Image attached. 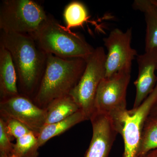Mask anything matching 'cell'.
Here are the masks:
<instances>
[{
  "label": "cell",
  "instance_id": "cell-19",
  "mask_svg": "<svg viewBox=\"0 0 157 157\" xmlns=\"http://www.w3.org/2000/svg\"><path fill=\"white\" fill-rule=\"evenodd\" d=\"M2 118L6 123L7 132L10 137H13L17 139L31 132H33L24 124L17 120L11 118Z\"/></svg>",
  "mask_w": 157,
  "mask_h": 157
},
{
  "label": "cell",
  "instance_id": "cell-14",
  "mask_svg": "<svg viewBox=\"0 0 157 157\" xmlns=\"http://www.w3.org/2000/svg\"><path fill=\"white\" fill-rule=\"evenodd\" d=\"M87 121L83 113L80 109L63 120L55 123L45 125L37 135L39 147L43 146L52 137L58 136L77 124Z\"/></svg>",
  "mask_w": 157,
  "mask_h": 157
},
{
  "label": "cell",
  "instance_id": "cell-21",
  "mask_svg": "<svg viewBox=\"0 0 157 157\" xmlns=\"http://www.w3.org/2000/svg\"><path fill=\"white\" fill-rule=\"evenodd\" d=\"M147 120L157 121V105L152 110Z\"/></svg>",
  "mask_w": 157,
  "mask_h": 157
},
{
  "label": "cell",
  "instance_id": "cell-22",
  "mask_svg": "<svg viewBox=\"0 0 157 157\" xmlns=\"http://www.w3.org/2000/svg\"><path fill=\"white\" fill-rule=\"evenodd\" d=\"M140 157H157V149L151 151Z\"/></svg>",
  "mask_w": 157,
  "mask_h": 157
},
{
  "label": "cell",
  "instance_id": "cell-7",
  "mask_svg": "<svg viewBox=\"0 0 157 157\" xmlns=\"http://www.w3.org/2000/svg\"><path fill=\"white\" fill-rule=\"evenodd\" d=\"M132 38V29L130 28L125 32L114 29L103 39L107 50L105 77L123 70H132V62L138 56L131 45Z\"/></svg>",
  "mask_w": 157,
  "mask_h": 157
},
{
  "label": "cell",
  "instance_id": "cell-10",
  "mask_svg": "<svg viewBox=\"0 0 157 157\" xmlns=\"http://www.w3.org/2000/svg\"><path fill=\"white\" fill-rule=\"evenodd\" d=\"M90 121L93 135L85 157H109L116 137L117 129L107 116L95 112Z\"/></svg>",
  "mask_w": 157,
  "mask_h": 157
},
{
  "label": "cell",
  "instance_id": "cell-18",
  "mask_svg": "<svg viewBox=\"0 0 157 157\" xmlns=\"http://www.w3.org/2000/svg\"><path fill=\"white\" fill-rule=\"evenodd\" d=\"M157 149V121L147 120L140 136L137 157Z\"/></svg>",
  "mask_w": 157,
  "mask_h": 157
},
{
  "label": "cell",
  "instance_id": "cell-17",
  "mask_svg": "<svg viewBox=\"0 0 157 157\" xmlns=\"http://www.w3.org/2000/svg\"><path fill=\"white\" fill-rule=\"evenodd\" d=\"M64 17L68 29L76 27H82L84 23L89 21V17L87 10L82 3L72 2L66 6L64 11Z\"/></svg>",
  "mask_w": 157,
  "mask_h": 157
},
{
  "label": "cell",
  "instance_id": "cell-16",
  "mask_svg": "<svg viewBox=\"0 0 157 157\" xmlns=\"http://www.w3.org/2000/svg\"><path fill=\"white\" fill-rule=\"evenodd\" d=\"M37 136L31 132L16 139L9 157H39Z\"/></svg>",
  "mask_w": 157,
  "mask_h": 157
},
{
  "label": "cell",
  "instance_id": "cell-11",
  "mask_svg": "<svg viewBox=\"0 0 157 157\" xmlns=\"http://www.w3.org/2000/svg\"><path fill=\"white\" fill-rule=\"evenodd\" d=\"M138 73L134 82L136 89L135 102L132 109H135L154 89L157 82L155 71L157 70V48L146 51L137 56Z\"/></svg>",
  "mask_w": 157,
  "mask_h": 157
},
{
  "label": "cell",
  "instance_id": "cell-13",
  "mask_svg": "<svg viewBox=\"0 0 157 157\" xmlns=\"http://www.w3.org/2000/svg\"><path fill=\"white\" fill-rule=\"evenodd\" d=\"M132 7L144 15L146 25L145 51L157 48V6L151 0H135Z\"/></svg>",
  "mask_w": 157,
  "mask_h": 157
},
{
  "label": "cell",
  "instance_id": "cell-2",
  "mask_svg": "<svg viewBox=\"0 0 157 157\" xmlns=\"http://www.w3.org/2000/svg\"><path fill=\"white\" fill-rule=\"evenodd\" d=\"M86 65L85 59H63L48 54L45 72L34 97L35 104L45 108L53 100L69 95Z\"/></svg>",
  "mask_w": 157,
  "mask_h": 157
},
{
  "label": "cell",
  "instance_id": "cell-4",
  "mask_svg": "<svg viewBox=\"0 0 157 157\" xmlns=\"http://www.w3.org/2000/svg\"><path fill=\"white\" fill-rule=\"evenodd\" d=\"M131 71L123 70L103 78L98 88L95 100L94 113L107 116L121 135L128 114L126 94Z\"/></svg>",
  "mask_w": 157,
  "mask_h": 157
},
{
  "label": "cell",
  "instance_id": "cell-6",
  "mask_svg": "<svg viewBox=\"0 0 157 157\" xmlns=\"http://www.w3.org/2000/svg\"><path fill=\"white\" fill-rule=\"evenodd\" d=\"M106 53L99 46L86 60V65L80 80L69 95L90 120L95 112V100L99 85L105 78Z\"/></svg>",
  "mask_w": 157,
  "mask_h": 157
},
{
  "label": "cell",
  "instance_id": "cell-3",
  "mask_svg": "<svg viewBox=\"0 0 157 157\" xmlns=\"http://www.w3.org/2000/svg\"><path fill=\"white\" fill-rule=\"evenodd\" d=\"M30 35L46 53L61 58L86 60L95 49L81 35L68 29L50 15Z\"/></svg>",
  "mask_w": 157,
  "mask_h": 157
},
{
  "label": "cell",
  "instance_id": "cell-23",
  "mask_svg": "<svg viewBox=\"0 0 157 157\" xmlns=\"http://www.w3.org/2000/svg\"><path fill=\"white\" fill-rule=\"evenodd\" d=\"M0 157H9V156L4 153L0 152Z\"/></svg>",
  "mask_w": 157,
  "mask_h": 157
},
{
  "label": "cell",
  "instance_id": "cell-20",
  "mask_svg": "<svg viewBox=\"0 0 157 157\" xmlns=\"http://www.w3.org/2000/svg\"><path fill=\"white\" fill-rule=\"evenodd\" d=\"M10 136L6 129V123L2 118H0V152L9 156L13 149L14 144L11 142Z\"/></svg>",
  "mask_w": 157,
  "mask_h": 157
},
{
  "label": "cell",
  "instance_id": "cell-5",
  "mask_svg": "<svg viewBox=\"0 0 157 157\" xmlns=\"http://www.w3.org/2000/svg\"><path fill=\"white\" fill-rule=\"evenodd\" d=\"M48 17L42 6L35 1L5 0L0 9V29L2 32L30 35Z\"/></svg>",
  "mask_w": 157,
  "mask_h": 157
},
{
  "label": "cell",
  "instance_id": "cell-24",
  "mask_svg": "<svg viewBox=\"0 0 157 157\" xmlns=\"http://www.w3.org/2000/svg\"><path fill=\"white\" fill-rule=\"evenodd\" d=\"M152 2L157 6V0H151Z\"/></svg>",
  "mask_w": 157,
  "mask_h": 157
},
{
  "label": "cell",
  "instance_id": "cell-9",
  "mask_svg": "<svg viewBox=\"0 0 157 157\" xmlns=\"http://www.w3.org/2000/svg\"><path fill=\"white\" fill-rule=\"evenodd\" d=\"M157 105V82L154 89L139 107L128 110L122 136L123 157H137V148L144 124L152 110Z\"/></svg>",
  "mask_w": 157,
  "mask_h": 157
},
{
  "label": "cell",
  "instance_id": "cell-12",
  "mask_svg": "<svg viewBox=\"0 0 157 157\" xmlns=\"http://www.w3.org/2000/svg\"><path fill=\"white\" fill-rule=\"evenodd\" d=\"M17 75L11 53L0 45V93L1 100L20 94Z\"/></svg>",
  "mask_w": 157,
  "mask_h": 157
},
{
  "label": "cell",
  "instance_id": "cell-8",
  "mask_svg": "<svg viewBox=\"0 0 157 157\" xmlns=\"http://www.w3.org/2000/svg\"><path fill=\"white\" fill-rule=\"evenodd\" d=\"M0 112L1 117L17 120L37 137L46 122L45 108L39 107L22 94L1 100Z\"/></svg>",
  "mask_w": 157,
  "mask_h": 157
},
{
  "label": "cell",
  "instance_id": "cell-15",
  "mask_svg": "<svg viewBox=\"0 0 157 157\" xmlns=\"http://www.w3.org/2000/svg\"><path fill=\"white\" fill-rule=\"evenodd\" d=\"M45 109L46 112L45 125L63 120L80 109L70 95L53 100Z\"/></svg>",
  "mask_w": 157,
  "mask_h": 157
},
{
  "label": "cell",
  "instance_id": "cell-1",
  "mask_svg": "<svg viewBox=\"0 0 157 157\" xmlns=\"http://www.w3.org/2000/svg\"><path fill=\"white\" fill-rule=\"evenodd\" d=\"M14 62L22 94H36L45 72L48 54L27 34L2 32L1 44Z\"/></svg>",
  "mask_w": 157,
  "mask_h": 157
}]
</instances>
